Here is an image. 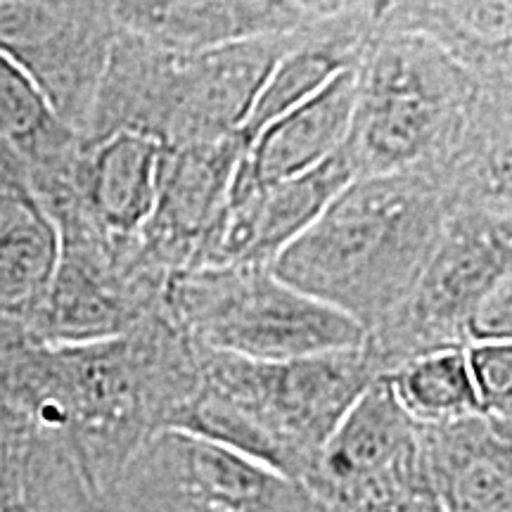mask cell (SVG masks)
<instances>
[{
  "instance_id": "12",
  "label": "cell",
  "mask_w": 512,
  "mask_h": 512,
  "mask_svg": "<svg viewBox=\"0 0 512 512\" xmlns=\"http://www.w3.org/2000/svg\"><path fill=\"white\" fill-rule=\"evenodd\" d=\"M356 105V69L273 121L247 145L230 195L290 181L342 150Z\"/></svg>"
},
{
  "instance_id": "14",
  "label": "cell",
  "mask_w": 512,
  "mask_h": 512,
  "mask_svg": "<svg viewBox=\"0 0 512 512\" xmlns=\"http://www.w3.org/2000/svg\"><path fill=\"white\" fill-rule=\"evenodd\" d=\"M164 155V143L136 131H114L95 140L86 159L76 162L86 219L110 238H140L155 214Z\"/></svg>"
},
{
  "instance_id": "3",
  "label": "cell",
  "mask_w": 512,
  "mask_h": 512,
  "mask_svg": "<svg viewBox=\"0 0 512 512\" xmlns=\"http://www.w3.org/2000/svg\"><path fill=\"white\" fill-rule=\"evenodd\" d=\"M477 83L430 38L377 27L356 67L342 152L356 178L434 169L460 136Z\"/></svg>"
},
{
  "instance_id": "4",
  "label": "cell",
  "mask_w": 512,
  "mask_h": 512,
  "mask_svg": "<svg viewBox=\"0 0 512 512\" xmlns=\"http://www.w3.org/2000/svg\"><path fill=\"white\" fill-rule=\"evenodd\" d=\"M166 309L197 347L249 361H290L366 344L354 320L294 290L271 266L176 273Z\"/></svg>"
},
{
  "instance_id": "5",
  "label": "cell",
  "mask_w": 512,
  "mask_h": 512,
  "mask_svg": "<svg viewBox=\"0 0 512 512\" xmlns=\"http://www.w3.org/2000/svg\"><path fill=\"white\" fill-rule=\"evenodd\" d=\"M512 266V216L458 211L437 252L387 323L366 335L377 375L441 349H465V328Z\"/></svg>"
},
{
  "instance_id": "1",
  "label": "cell",
  "mask_w": 512,
  "mask_h": 512,
  "mask_svg": "<svg viewBox=\"0 0 512 512\" xmlns=\"http://www.w3.org/2000/svg\"><path fill=\"white\" fill-rule=\"evenodd\" d=\"M453 214L432 169L356 178L271 268L370 335L411 297Z\"/></svg>"
},
{
  "instance_id": "8",
  "label": "cell",
  "mask_w": 512,
  "mask_h": 512,
  "mask_svg": "<svg viewBox=\"0 0 512 512\" xmlns=\"http://www.w3.org/2000/svg\"><path fill=\"white\" fill-rule=\"evenodd\" d=\"M245 147L240 133L214 143L166 147L155 214L138 242L145 259L169 280L195 266L228 207Z\"/></svg>"
},
{
  "instance_id": "18",
  "label": "cell",
  "mask_w": 512,
  "mask_h": 512,
  "mask_svg": "<svg viewBox=\"0 0 512 512\" xmlns=\"http://www.w3.org/2000/svg\"><path fill=\"white\" fill-rule=\"evenodd\" d=\"M418 427H444L482 415L465 349H441L380 375Z\"/></svg>"
},
{
  "instance_id": "2",
  "label": "cell",
  "mask_w": 512,
  "mask_h": 512,
  "mask_svg": "<svg viewBox=\"0 0 512 512\" xmlns=\"http://www.w3.org/2000/svg\"><path fill=\"white\" fill-rule=\"evenodd\" d=\"M375 377L366 344L290 361H249L200 347V382L171 430L216 441L306 484L332 432Z\"/></svg>"
},
{
  "instance_id": "21",
  "label": "cell",
  "mask_w": 512,
  "mask_h": 512,
  "mask_svg": "<svg viewBox=\"0 0 512 512\" xmlns=\"http://www.w3.org/2000/svg\"><path fill=\"white\" fill-rule=\"evenodd\" d=\"M344 512H441L437 498H434L432 489L413 491V494L387 498V501H377L361 505V508L344 510Z\"/></svg>"
},
{
  "instance_id": "20",
  "label": "cell",
  "mask_w": 512,
  "mask_h": 512,
  "mask_svg": "<svg viewBox=\"0 0 512 512\" xmlns=\"http://www.w3.org/2000/svg\"><path fill=\"white\" fill-rule=\"evenodd\" d=\"M465 342L467 347L477 342H512V266L472 313Z\"/></svg>"
},
{
  "instance_id": "10",
  "label": "cell",
  "mask_w": 512,
  "mask_h": 512,
  "mask_svg": "<svg viewBox=\"0 0 512 512\" xmlns=\"http://www.w3.org/2000/svg\"><path fill=\"white\" fill-rule=\"evenodd\" d=\"M114 24L169 53H207L235 43L299 31L325 10V0H223V3H117Z\"/></svg>"
},
{
  "instance_id": "19",
  "label": "cell",
  "mask_w": 512,
  "mask_h": 512,
  "mask_svg": "<svg viewBox=\"0 0 512 512\" xmlns=\"http://www.w3.org/2000/svg\"><path fill=\"white\" fill-rule=\"evenodd\" d=\"M479 411L512 425V342H477L465 347Z\"/></svg>"
},
{
  "instance_id": "7",
  "label": "cell",
  "mask_w": 512,
  "mask_h": 512,
  "mask_svg": "<svg viewBox=\"0 0 512 512\" xmlns=\"http://www.w3.org/2000/svg\"><path fill=\"white\" fill-rule=\"evenodd\" d=\"M304 486L328 512L432 489L420 427L382 377H375L344 415Z\"/></svg>"
},
{
  "instance_id": "16",
  "label": "cell",
  "mask_w": 512,
  "mask_h": 512,
  "mask_svg": "<svg viewBox=\"0 0 512 512\" xmlns=\"http://www.w3.org/2000/svg\"><path fill=\"white\" fill-rule=\"evenodd\" d=\"M60 261V230L27 181H0V316L46 306Z\"/></svg>"
},
{
  "instance_id": "13",
  "label": "cell",
  "mask_w": 512,
  "mask_h": 512,
  "mask_svg": "<svg viewBox=\"0 0 512 512\" xmlns=\"http://www.w3.org/2000/svg\"><path fill=\"white\" fill-rule=\"evenodd\" d=\"M432 171L456 214L512 216V81L477 86L456 145Z\"/></svg>"
},
{
  "instance_id": "9",
  "label": "cell",
  "mask_w": 512,
  "mask_h": 512,
  "mask_svg": "<svg viewBox=\"0 0 512 512\" xmlns=\"http://www.w3.org/2000/svg\"><path fill=\"white\" fill-rule=\"evenodd\" d=\"M351 181L356 174L339 150L290 181L230 195L192 268L271 266Z\"/></svg>"
},
{
  "instance_id": "11",
  "label": "cell",
  "mask_w": 512,
  "mask_h": 512,
  "mask_svg": "<svg viewBox=\"0 0 512 512\" xmlns=\"http://www.w3.org/2000/svg\"><path fill=\"white\" fill-rule=\"evenodd\" d=\"M441 512H512V427L486 415L420 427Z\"/></svg>"
},
{
  "instance_id": "22",
  "label": "cell",
  "mask_w": 512,
  "mask_h": 512,
  "mask_svg": "<svg viewBox=\"0 0 512 512\" xmlns=\"http://www.w3.org/2000/svg\"><path fill=\"white\" fill-rule=\"evenodd\" d=\"M510 427H512V425H510Z\"/></svg>"
},
{
  "instance_id": "15",
  "label": "cell",
  "mask_w": 512,
  "mask_h": 512,
  "mask_svg": "<svg viewBox=\"0 0 512 512\" xmlns=\"http://www.w3.org/2000/svg\"><path fill=\"white\" fill-rule=\"evenodd\" d=\"M380 27L430 38L477 86L512 81V0L384 3Z\"/></svg>"
},
{
  "instance_id": "6",
  "label": "cell",
  "mask_w": 512,
  "mask_h": 512,
  "mask_svg": "<svg viewBox=\"0 0 512 512\" xmlns=\"http://www.w3.org/2000/svg\"><path fill=\"white\" fill-rule=\"evenodd\" d=\"M133 512H328L302 482L216 441L162 432L131 479Z\"/></svg>"
},
{
  "instance_id": "17",
  "label": "cell",
  "mask_w": 512,
  "mask_h": 512,
  "mask_svg": "<svg viewBox=\"0 0 512 512\" xmlns=\"http://www.w3.org/2000/svg\"><path fill=\"white\" fill-rule=\"evenodd\" d=\"M0 140L19 162L64 171L74 162V131L24 64L0 48Z\"/></svg>"
}]
</instances>
